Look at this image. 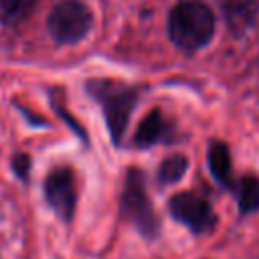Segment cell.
Instances as JSON below:
<instances>
[{"mask_svg":"<svg viewBox=\"0 0 259 259\" xmlns=\"http://www.w3.org/2000/svg\"><path fill=\"white\" fill-rule=\"evenodd\" d=\"M34 0H0V22H18L30 12Z\"/></svg>","mask_w":259,"mask_h":259,"instance_id":"obj_12","label":"cell"},{"mask_svg":"<svg viewBox=\"0 0 259 259\" xmlns=\"http://www.w3.org/2000/svg\"><path fill=\"white\" fill-rule=\"evenodd\" d=\"M89 91L103 105V113L107 119L111 140L119 144L123 138L127 119L134 111V105L138 101V91L134 87H127L115 81H91Z\"/></svg>","mask_w":259,"mask_h":259,"instance_id":"obj_2","label":"cell"},{"mask_svg":"<svg viewBox=\"0 0 259 259\" xmlns=\"http://www.w3.org/2000/svg\"><path fill=\"white\" fill-rule=\"evenodd\" d=\"M168 206H170L172 217L180 221L182 225H186L196 235L210 233L217 225V214L212 206L204 198L192 192H178L176 196L170 198Z\"/></svg>","mask_w":259,"mask_h":259,"instance_id":"obj_5","label":"cell"},{"mask_svg":"<svg viewBox=\"0 0 259 259\" xmlns=\"http://www.w3.org/2000/svg\"><path fill=\"white\" fill-rule=\"evenodd\" d=\"M12 166L16 168V172H18V176H20V178H26V176H28L30 160H28V156H26V154H18V156L14 158V162H12Z\"/></svg>","mask_w":259,"mask_h":259,"instance_id":"obj_13","label":"cell"},{"mask_svg":"<svg viewBox=\"0 0 259 259\" xmlns=\"http://www.w3.org/2000/svg\"><path fill=\"white\" fill-rule=\"evenodd\" d=\"M45 194L53 210L63 221H69L75 212V202H77L75 176L71 168H55L45 180Z\"/></svg>","mask_w":259,"mask_h":259,"instance_id":"obj_6","label":"cell"},{"mask_svg":"<svg viewBox=\"0 0 259 259\" xmlns=\"http://www.w3.org/2000/svg\"><path fill=\"white\" fill-rule=\"evenodd\" d=\"M168 134H170L168 121L164 119V115L158 109H154L138 125V130H136V144L140 148H148V146H154V144L162 142L164 138H168Z\"/></svg>","mask_w":259,"mask_h":259,"instance_id":"obj_8","label":"cell"},{"mask_svg":"<svg viewBox=\"0 0 259 259\" xmlns=\"http://www.w3.org/2000/svg\"><path fill=\"white\" fill-rule=\"evenodd\" d=\"M223 18L235 36H243L257 20V0H219Z\"/></svg>","mask_w":259,"mask_h":259,"instance_id":"obj_7","label":"cell"},{"mask_svg":"<svg viewBox=\"0 0 259 259\" xmlns=\"http://www.w3.org/2000/svg\"><path fill=\"white\" fill-rule=\"evenodd\" d=\"M188 166V160L182 156V154H174L170 158H166L160 168H158V180L162 184H172V182H178L182 176H184V170Z\"/></svg>","mask_w":259,"mask_h":259,"instance_id":"obj_11","label":"cell"},{"mask_svg":"<svg viewBox=\"0 0 259 259\" xmlns=\"http://www.w3.org/2000/svg\"><path fill=\"white\" fill-rule=\"evenodd\" d=\"M237 192V202H239V212L241 214H251L259 210V180L255 176H243L237 186H233Z\"/></svg>","mask_w":259,"mask_h":259,"instance_id":"obj_10","label":"cell"},{"mask_svg":"<svg viewBox=\"0 0 259 259\" xmlns=\"http://www.w3.org/2000/svg\"><path fill=\"white\" fill-rule=\"evenodd\" d=\"M121 208L123 214L138 227V231L144 237H156L158 235V219L152 208V202L146 194L144 176L138 168H130L125 176V188L121 196Z\"/></svg>","mask_w":259,"mask_h":259,"instance_id":"obj_3","label":"cell"},{"mask_svg":"<svg viewBox=\"0 0 259 259\" xmlns=\"http://www.w3.org/2000/svg\"><path fill=\"white\" fill-rule=\"evenodd\" d=\"M208 168L212 176L225 186L233 188V164H231V154L229 148L223 142H212L208 148Z\"/></svg>","mask_w":259,"mask_h":259,"instance_id":"obj_9","label":"cell"},{"mask_svg":"<svg viewBox=\"0 0 259 259\" xmlns=\"http://www.w3.org/2000/svg\"><path fill=\"white\" fill-rule=\"evenodd\" d=\"M93 16L89 8L79 0H63L59 2L49 16V32L57 42H77L91 28Z\"/></svg>","mask_w":259,"mask_h":259,"instance_id":"obj_4","label":"cell"},{"mask_svg":"<svg viewBox=\"0 0 259 259\" xmlns=\"http://www.w3.org/2000/svg\"><path fill=\"white\" fill-rule=\"evenodd\" d=\"M168 32L174 45L184 51L202 49L214 34L212 10L196 0L180 2L170 10Z\"/></svg>","mask_w":259,"mask_h":259,"instance_id":"obj_1","label":"cell"}]
</instances>
